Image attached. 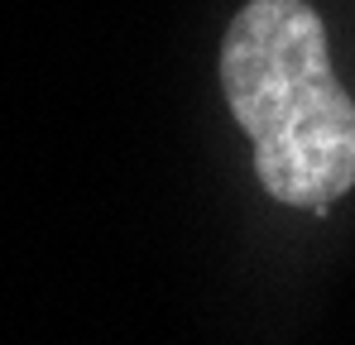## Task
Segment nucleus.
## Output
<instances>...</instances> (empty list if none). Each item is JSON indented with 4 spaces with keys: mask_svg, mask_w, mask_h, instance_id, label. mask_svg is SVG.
Masks as SVG:
<instances>
[{
    "mask_svg": "<svg viewBox=\"0 0 355 345\" xmlns=\"http://www.w3.org/2000/svg\"><path fill=\"white\" fill-rule=\"evenodd\" d=\"M226 106L254 149L259 187L312 216L355 187V101L331 72L327 24L307 0H250L221 44Z\"/></svg>",
    "mask_w": 355,
    "mask_h": 345,
    "instance_id": "1",
    "label": "nucleus"
}]
</instances>
